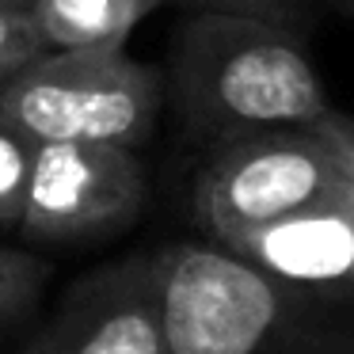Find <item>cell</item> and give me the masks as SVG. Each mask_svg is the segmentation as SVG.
<instances>
[{"mask_svg": "<svg viewBox=\"0 0 354 354\" xmlns=\"http://www.w3.org/2000/svg\"><path fill=\"white\" fill-rule=\"evenodd\" d=\"M164 80L118 50H46L0 88V118L35 145L92 141L141 149L156 130Z\"/></svg>", "mask_w": 354, "mask_h": 354, "instance_id": "3957f363", "label": "cell"}, {"mask_svg": "<svg viewBox=\"0 0 354 354\" xmlns=\"http://www.w3.org/2000/svg\"><path fill=\"white\" fill-rule=\"evenodd\" d=\"M19 354H168L153 252L80 274Z\"/></svg>", "mask_w": 354, "mask_h": 354, "instance_id": "8992f818", "label": "cell"}, {"mask_svg": "<svg viewBox=\"0 0 354 354\" xmlns=\"http://www.w3.org/2000/svg\"><path fill=\"white\" fill-rule=\"evenodd\" d=\"M168 354H354V301L293 293L221 244L153 252Z\"/></svg>", "mask_w": 354, "mask_h": 354, "instance_id": "7a4b0ae2", "label": "cell"}, {"mask_svg": "<svg viewBox=\"0 0 354 354\" xmlns=\"http://www.w3.org/2000/svg\"><path fill=\"white\" fill-rule=\"evenodd\" d=\"M339 194H351V164L324 118L270 126L209 145L194 176V217L209 240H221Z\"/></svg>", "mask_w": 354, "mask_h": 354, "instance_id": "277c9868", "label": "cell"}, {"mask_svg": "<svg viewBox=\"0 0 354 354\" xmlns=\"http://www.w3.org/2000/svg\"><path fill=\"white\" fill-rule=\"evenodd\" d=\"M145 206L138 149L92 141H42L19 232L39 244H84L130 229Z\"/></svg>", "mask_w": 354, "mask_h": 354, "instance_id": "5b68a950", "label": "cell"}, {"mask_svg": "<svg viewBox=\"0 0 354 354\" xmlns=\"http://www.w3.org/2000/svg\"><path fill=\"white\" fill-rule=\"evenodd\" d=\"M19 8H27V0H19Z\"/></svg>", "mask_w": 354, "mask_h": 354, "instance_id": "2e32d148", "label": "cell"}, {"mask_svg": "<svg viewBox=\"0 0 354 354\" xmlns=\"http://www.w3.org/2000/svg\"><path fill=\"white\" fill-rule=\"evenodd\" d=\"M168 95L179 122L209 145L270 126H313L331 111L305 35L217 12H191L171 31Z\"/></svg>", "mask_w": 354, "mask_h": 354, "instance_id": "6da1fadb", "label": "cell"}, {"mask_svg": "<svg viewBox=\"0 0 354 354\" xmlns=\"http://www.w3.org/2000/svg\"><path fill=\"white\" fill-rule=\"evenodd\" d=\"M50 267L31 252L0 248V324H12L39 305Z\"/></svg>", "mask_w": 354, "mask_h": 354, "instance_id": "8fae6325", "label": "cell"}, {"mask_svg": "<svg viewBox=\"0 0 354 354\" xmlns=\"http://www.w3.org/2000/svg\"><path fill=\"white\" fill-rule=\"evenodd\" d=\"M46 50L50 46L42 39L39 24L31 19V12L0 0V88L8 84L24 65H31L39 54H46Z\"/></svg>", "mask_w": 354, "mask_h": 354, "instance_id": "7c38bea8", "label": "cell"}, {"mask_svg": "<svg viewBox=\"0 0 354 354\" xmlns=\"http://www.w3.org/2000/svg\"><path fill=\"white\" fill-rule=\"evenodd\" d=\"M31 168H35V141L0 118V229H19Z\"/></svg>", "mask_w": 354, "mask_h": 354, "instance_id": "30bf717a", "label": "cell"}, {"mask_svg": "<svg viewBox=\"0 0 354 354\" xmlns=\"http://www.w3.org/2000/svg\"><path fill=\"white\" fill-rule=\"evenodd\" d=\"M263 278L293 293L354 301V206L351 194L214 240Z\"/></svg>", "mask_w": 354, "mask_h": 354, "instance_id": "52a82bcc", "label": "cell"}, {"mask_svg": "<svg viewBox=\"0 0 354 354\" xmlns=\"http://www.w3.org/2000/svg\"><path fill=\"white\" fill-rule=\"evenodd\" d=\"M179 4L187 12H217V16H244V19H263L274 27H290L297 35H308L320 16L324 0H164Z\"/></svg>", "mask_w": 354, "mask_h": 354, "instance_id": "9c48e42d", "label": "cell"}, {"mask_svg": "<svg viewBox=\"0 0 354 354\" xmlns=\"http://www.w3.org/2000/svg\"><path fill=\"white\" fill-rule=\"evenodd\" d=\"M324 126L335 133V141L346 153V164H351V206H354V115H343V111L331 107L328 118H324Z\"/></svg>", "mask_w": 354, "mask_h": 354, "instance_id": "4fadbf2b", "label": "cell"}, {"mask_svg": "<svg viewBox=\"0 0 354 354\" xmlns=\"http://www.w3.org/2000/svg\"><path fill=\"white\" fill-rule=\"evenodd\" d=\"M4 4H16V8H19V0H4Z\"/></svg>", "mask_w": 354, "mask_h": 354, "instance_id": "9a60e30c", "label": "cell"}, {"mask_svg": "<svg viewBox=\"0 0 354 354\" xmlns=\"http://www.w3.org/2000/svg\"><path fill=\"white\" fill-rule=\"evenodd\" d=\"M164 0H27L50 50H118Z\"/></svg>", "mask_w": 354, "mask_h": 354, "instance_id": "ba28073f", "label": "cell"}, {"mask_svg": "<svg viewBox=\"0 0 354 354\" xmlns=\"http://www.w3.org/2000/svg\"><path fill=\"white\" fill-rule=\"evenodd\" d=\"M324 4H328V8H335V12H343V16L354 24V0H324Z\"/></svg>", "mask_w": 354, "mask_h": 354, "instance_id": "5bb4252c", "label": "cell"}]
</instances>
